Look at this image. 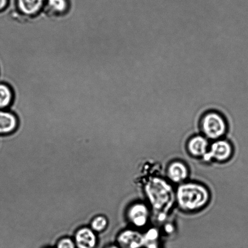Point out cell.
<instances>
[{
  "instance_id": "6da1fadb",
  "label": "cell",
  "mask_w": 248,
  "mask_h": 248,
  "mask_svg": "<svg viewBox=\"0 0 248 248\" xmlns=\"http://www.w3.org/2000/svg\"><path fill=\"white\" fill-rule=\"evenodd\" d=\"M210 201V193L203 184L185 182L175 191V202L181 210L196 212L205 207Z\"/></svg>"
},
{
  "instance_id": "7a4b0ae2",
  "label": "cell",
  "mask_w": 248,
  "mask_h": 248,
  "mask_svg": "<svg viewBox=\"0 0 248 248\" xmlns=\"http://www.w3.org/2000/svg\"><path fill=\"white\" fill-rule=\"evenodd\" d=\"M145 195L152 210L165 213L175 202V191L169 181L160 177L150 178L146 183Z\"/></svg>"
},
{
  "instance_id": "3957f363",
  "label": "cell",
  "mask_w": 248,
  "mask_h": 248,
  "mask_svg": "<svg viewBox=\"0 0 248 248\" xmlns=\"http://www.w3.org/2000/svg\"><path fill=\"white\" fill-rule=\"evenodd\" d=\"M200 127L203 135L208 140L222 139L227 132V121L222 114L216 111L205 113L202 117Z\"/></svg>"
},
{
  "instance_id": "277c9868",
  "label": "cell",
  "mask_w": 248,
  "mask_h": 248,
  "mask_svg": "<svg viewBox=\"0 0 248 248\" xmlns=\"http://www.w3.org/2000/svg\"><path fill=\"white\" fill-rule=\"evenodd\" d=\"M233 147L228 140H214L212 144L210 145L207 155H205V160L223 163L228 161L232 157Z\"/></svg>"
},
{
  "instance_id": "5b68a950",
  "label": "cell",
  "mask_w": 248,
  "mask_h": 248,
  "mask_svg": "<svg viewBox=\"0 0 248 248\" xmlns=\"http://www.w3.org/2000/svg\"><path fill=\"white\" fill-rule=\"evenodd\" d=\"M150 210L149 205L144 203H133L126 214L129 222L136 228H144L150 220Z\"/></svg>"
},
{
  "instance_id": "8992f818",
  "label": "cell",
  "mask_w": 248,
  "mask_h": 248,
  "mask_svg": "<svg viewBox=\"0 0 248 248\" xmlns=\"http://www.w3.org/2000/svg\"><path fill=\"white\" fill-rule=\"evenodd\" d=\"M210 143L203 135H196L189 139L186 148L189 154L196 158H204L207 155Z\"/></svg>"
},
{
  "instance_id": "52a82bcc",
  "label": "cell",
  "mask_w": 248,
  "mask_h": 248,
  "mask_svg": "<svg viewBox=\"0 0 248 248\" xmlns=\"http://www.w3.org/2000/svg\"><path fill=\"white\" fill-rule=\"evenodd\" d=\"M145 240L144 235L135 230H125L118 238L122 248H140L144 245Z\"/></svg>"
},
{
  "instance_id": "ba28073f",
  "label": "cell",
  "mask_w": 248,
  "mask_h": 248,
  "mask_svg": "<svg viewBox=\"0 0 248 248\" xmlns=\"http://www.w3.org/2000/svg\"><path fill=\"white\" fill-rule=\"evenodd\" d=\"M189 176V170L184 162L179 160L170 163L167 169V176L169 181L176 184L186 182Z\"/></svg>"
},
{
  "instance_id": "9c48e42d",
  "label": "cell",
  "mask_w": 248,
  "mask_h": 248,
  "mask_svg": "<svg viewBox=\"0 0 248 248\" xmlns=\"http://www.w3.org/2000/svg\"><path fill=\"white\" fill-rule=\"evenodd\" d=\"M16 115L8 110H0V136L9 135L18 128Z\"/></svg>"
},
{
  "instance_id": "30bf717a",
  "label": "cell",
  "mask_w": 248,
  "mask_h": 248,
  "mask_svg": "<svg viewBox=\"0 0 248 248\" xmlns=\"http://www.w3.org/2000/svg\"><path fill=\"white\" fill-rule=\"evenodd\" d=\"M46 0H16L18 11L24 16H33L38 15L45 7Z\"/></svg>"
},
{
  "instance_id": "8fae6325",
  "label": "cell",
  "mask_w": 248,
  "mask_h": 248,
  "mask_svg": "<svg viewBox=\"0 0 248 248\" xmlns=\"http://www.w3.org/2000/svg\"><path fill=\"white\" fill-rule=\"evenodd\" d=\"M75 242L78 248H94L96 244V235L90 228H81L75 235Z\"/></svg>"
},
{
  "instance_id": "7c38bea8",
  "label": "cell",
  "mask_w": 248,
  "mask_h": 248,
  "mask_svg": "<svg viewBox=\"0 0 248 248\" xmlns=\"http://www.w3.org/2000/svg\"><path fill=\"white\" fill-rule=\"evenodd\" d=\"M14 94L11 87L0 82V110H7L13 101Z\"/></svg>"
},
{
  "instance_id": "4fadbf2b",
  "label": "cell",
  "mask_w": 248,
  "mask_h": 248,
  "mask_svg": "<svg viewBox=\"0 0 248 248\" xmlns=\"http://www.w3.org/2000/svg\"><path fill=\"white\" fill-rule=\"evenodd\" d=\"M46 8L55 14L66 13L69 8L68 0H47Z\"/></svg>"
},
{
  "instance_id": "5bb4252c",
  "label": "cell",
  "mask_w": 248,
  "mask_h": 248,
  "mask_svg": "<svg viewBox=\"0 0 248 248\" xmlns=\"http://www.w3.org/2000/svg\"><path fill=\"white\" fill-rule=\"evenodd\" d=\"M92 230L97 232H103L108 226V220L104 216H98L92 222Z\"/></svg>"
},
{
  "instance_id": "9a60e30c",
  "label": "cell",
  "mask_w": 248,
  "mask_h": 248,
  "mask_svg": "<svg viewBox=\"0 0 248 248\" xmlns=\"http://www.w3.org/2000/svg\"><path fill=\"white\" fill-rule=\"evenodd\" d=\"M57 248H75V245L71 239L65 238L58 243Z\"/></svg>"
},
{
  "instance_id": "2e32d148",
  "label": "cell",
  "mask_w": 248,
  "mask_h": 248,
  "mask_svg": "<svg viewBox=\"0 0 248 248\" xmlns=\"http://www.w3.org/2000/svg\"><path fill=\"white\" fill-rule=\"evenodd\" d=\"M9 0H0V12L3 11L8 6Z\"/></svg>"
},
{
  "instance_id": "e0dca14e",
  "label": "cell",
  "mask_w": 248,
  "mask_h": 248,
  "mask_svg": "<svg viewBox=\"0 0 248 248\" xmlns=\"http://www.w3.org/2000/svg\"><path fill=\"white\" fill-rule=\"evenodd\" d=\"M108 248H119L118 247H115V246H112V247H108Z\"/></svg>"
}]
</instances>
